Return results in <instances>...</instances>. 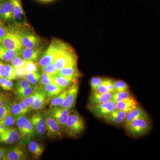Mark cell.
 Instances as JSON below:
<instances>
[{"label":"cell","mask_w":160,"mask_h":160,"mask_svg":"<svg viewBox=\"0 0 160 160\" xmlns=\"http://www.w3.org/2000/svg\"><path fill=\"white\" fill-rule=\"evenodd\" d=\"M69 46L68 44L61 40H52L49 47L46 51L44 52V53L39 59L38 65L41 67H42L51 64L52 62H54L60 52Z\"/></svg>","instance_id":"6da1fadb"},{"label":"cell","mask_w":160,"mask_h":160,"mask_svg":"<svg viewBox=\"0 0 160 160\" xmlns=\"http://www.w3.org/2000/svg\"><path fill=\"white\" fill-rule=\"evenodd\" d=\"M16 124L21 137V143L27 145L36 136L30 118L24 115L17 120Z\"/></svg>","instance_id":"7a4b0ae2"},{"label":"cell","mask_w":160,"mask_h":160,"mask_svg":"<svg viewBox=\"0 0 160 160\" xmlns=\"http://www.w3.org/2000/svg\"><path fill=\"white\" fill-rule=\"evenodd\" d=\"M85 122L77 111H71L64 130L68 136L75 137L81 133L85 129Z\"/></svg>","instance_id":"3957f363"},{"label":"cell","mask_w":160,"mask_h":160,"mask_svg":"<svg viewBox=\"0 0 160 160\" xmlns=\"http://www.w3.org/2000/svg\"><path fill=\"white\" fill-rule=\"evenodd\" d=\"M150 121L138 119L125 125V129L128 134L135 138L143 136L148 133L152 128Z\"/></svg>","instance_id":"277c9868"},{"label":"cell","mask_w":160,"mask_h":160,"mask_svg":"<svg viewBox=\"0 0 160 160\" xmlns=\"http://www.w3.org/2000/svg\"><path fill=\"white\" fill-rule=\"evenodd\" d=\"M0 45L7 49L20 51L23 48L16 27L9 28L7 34L0 39Z\"/></svg>","instance_id":"5b68a950"},{"label":"cell","mask_w":160,"mask_h":160,"mask_svg":"<svg viewBox=\"0 0 160 160\" xmlns=\"http://www.w3.org/2000/svg\"><path fill=\"white\" fill-rule=\"evenodd\" d=\"M77 59L74 50L70 46H68L60 52L55 60L54 62L58 72L66 66L77 63Z\"/></svg>","instance_id":"8992f818"},{"label":"cell","mask_w":160,"mask_h":160,"mask_svg":"<svg viewBox=\"0 0 160 160\" xmlns=\"http://www.w3.org/2000/svg\"><path fill=\"white\" fill-rule=\"evenodd\" d=\"M17 28L21 43L24 48H35L39 47L42 40L39 37L28 29Z\"/></svg>","instance_id":"52a82bcc"},{"label":"cell","mask_w":160,"mask_h":160,"mask_svg":"<svg viewBox=\"0 0 160 160\" xmlns=\"http://www.w3.org/2000/svg\"><path fill=\"white\" fill-rule=\"evenodd\" d=\"M89 109L95 116L103 118L116 109V103L112 100L98 105H89Z\"/></svg>","instance_id":"ba28073f"},{"label":"cell","mask_w":160,"mask_h":160,"mask_svg":"<svg viewBox=\"0 0 160 160\" xmlns=\"http://www.w3.org/2000/svg\"><path fill=\"white\" fill-rule=\"evenodd\" d=\"M46 125V132L50 138L60 139L62 137L63 128L49 115L46 113L45 115Z\"/></svg>","instance_id":"9c48e42d"},{"label":"cell","mask_w":160,"mask_h":160,"mask_svg":"<svg viewBox=\"0 0 160 160\" xmlns=\"http://www.w3.org/2000/svg\"><path fill=\"white\" fill-rule=\"evenodd\" d=\"M72 109H66L62 107H53L49 108L47 112L49 115L56 121L64 130Z\"/></svg>","instance_id":"30bf717a"},{"label":"cell","mask_w":160,"mask_h":160,"mask_svg":"<svg viewBox=\"0 0 160 160\" xmlns=\"http://www.w3.org/2000/svg\"><path fill=\"white\" fill-rule=\"evenodd\" d=\"M34 128L36 135L43 136L46 132V125L45 115L37 112L32 115L30 118Z\"/></svg>","instance_id":"8fae6325"},{"label":"cell","mask_w":160,"mask_h":160,"mask_svg":"<svg viewBox=\"0 0 160 160\" xmlns=\"http://www.w3.org/2000/svg\"><path fill=\"white\" fill-rule=\"evenodd\" d=\"M13 10L11 0H2L0 5V22L6 23L13 22Z\"/></svg>","instance_id":"7c38bea8"},{"label":"cell","mask_w":160,"mask_h":160,"mask_svg":"<svg viewBox=\"0 0 160 160\" xmlns=\"http://www.w3.org/2000/svg\"><path fill=\"white\" fill-rule=\"evenodd\" d=\"M27 157V152L23 146H13L6 148L4 160H24Z\"/></svg>","instance_id":"4fadbf2b"},{"label":"cell","mask_w":160,"mask_h":160,"mask_svg":"<svg viewBox=\"0 0 160 160\" xmlns=\"http://www.w3.org/2000/svg\"><path fill=\"white\" fill-rule=\"evenodd\" d=\"M11 1L13 6V22L18 26H26L27 25V20L21 0H11Z\"/></svg>","instance_id":"5bb4252c"},{"label":"cell","mask_w":160,"mask_h":160,"mask_svg":"<svg viewBox=\"0 0 160 160\" xmlns=\"http://www.w3.org/2000/svg\"><path fill=\"white\" fill-rule=\"evenodd\" d=\"M67 94L66 99L61 107L66 109H72L75 106L79 90V85L78 82L67 88Z\"/></svg>","instance_id":"9a60e30c"},{"label":"cell","mask_w":160,"mask_h":160,"mask_svg":"<svg viewBox=\"0 0 160 160\" xmlns=\"http://www.w3.org/2000/svg\"><path fill=\"white\" fill-rule=\"evenodd\" d=\"M44 51L42 46L35 48H24L20 51L19 55L27 61L36 62L42 56Z\"/></svg>","instance_id":"2e32d148"},{"label":"cell","mask_w":160,"mask_h":160,"mask_svg":"<svg viewBox=\"0 0 160 160\" xmlns=\"http://www.w3.org/2000/svg\"><path fill=\"white\" fill-rule=\"evenodd\" d=\"M21 137L18 129L12 127L0 133V143L12 144L21 140Z\"/></svg>","instance_id":"e0dca14e"},{"label":"cell","mask_w":160,"mask_h":160,"mask_svg":"<svg viewBox=\"0 0 160 160\" xmlns=\"http://www.w3.org/2000/svg\"><path fill=\"white\" fill-rule=\"evenodd\" d=\"M52 82L64 89H67L72 84L77 82L78 78L75 77H66L58 73L51 75Z\"/></svg>","instance_id":"ac0fdd59"},{"label":"cell","mask_w":160,"mask_h":160,"mask_svg":"<svg viewBox=\"0 0 160 160\" xmlns=\"http://www.w3.org/2000/svg\"><path fill=\"white\" fill-rule=\"evenodd\" d=\"M138 119H144L150 121V117L142 108L138 106L134 110L128 112L124 122V125H127L132 121Z\"/></svg>","instance_id":"d6986e66"},{"label":"cell","mask_w":160,"mask_h":160,"mask_svg":"<svg viewBox=\"0 0 160 160\" xmlns=\"http://www.w3.org/2000/svg\"><path fill=\"white\" fill-rule=\"evenodd\" d=\"M139 106L137 100L132 96L116 103V109L125 112H130Z\"/></svg>","instance_id":"ffe728a7"},{"label":"cell","mask_w":160,"mask_h":160,"mask_svg":"<svg viewBox=\"0 0 160 160\" xmlns=\"http://www.w3.org/2000/svg\"><path fill=\"white\" fill-rule=\"evenodd\" d=\"M35 100L32 105V110L38 111L42 110L46 106V97L42 87L37 86L34 92Z\"/></svg>","instance_id":"44dd1931"},{"label":"cell","mask_w":160,"mask_h":160,"mask_svg":"<svg viewBox=\"0 0 160 160\" xmlns=\"http://www.w3.org/2000/svg\"><path fill=\"white\" fill-rule=\"evenodd\" d=\"M127 112L116 109L107 117L104 118L106 122L114 125L124 123Z\"/></svg>","instance_id":"7402d4cb"},{"label":"cell","mask_w":160,"mask_h":160,"mask_svg":"<svg viewBox=\"0 0 160 160\" xmlns=\"http://www.w3.org/2000/svg\"><path fill=\"white\" fill-rule=\"evenodd\" d=\"M112 93H102L97 91H92L89 98L90 105H96L106 102L112 99Z\"/></svg>","instance_id":"603a6c76"},{"label":"cell","mask_w":160,"mask_h":160,"mask_svg":"<svg viewBox=\"0 0 160 160\" xmlns=\"http://www.w3.org/2000/svg\"><path fill=\"white\" fill-rule=\"evenodd\" d=\"M41 87L46 94V98L48 100H51L65 90L54 83L41 86Z\"/></svg>","instance_id":"cb8c5ba5"},{"label":"cell","mask_w":160,"mask_h":160,"mask_svg":"<svg viewBox=\"0 0 160 160\" xmlns=\"http://www.w3.org/2000/svg\"><path fill=\"white\" fill-rule=\"evenodd\" d=\"M58 73L66 77H75L79 78L81 76V73L78 69L77 63L70 64L64 67Z\"/></svg>","instance_id":"d4e9b609"},{"label":"cell","mask_w":160,"mask_h":160,"mask_svg":"<svg viewBox=\"0 0 160 160\" xmlns=\"http://www.w3.org/2000/svg\"><path fill=\"white\" fill-rule=\"evenodd\" d=\"M28 147L34 158H39L45 150V148L42 145L32 140L28 143Z\"/></svg>","instance_id":"484cf974"},{"label":"cell","mask_w":160,"mask_h":160,"mask_svg":"<svg viewBox=\"0 0 160 160\" xmlns=\"http://www.w3.org/2000/svg\"><path fill=\"white\" fill-rule=\"evenodd\" d=\"M19 52L7 49L0 45V61L10 62L15 57L19 54Z\"/></svg>","instance_id":"4316f807"},{"label":"cell","mask_w":160,"mask_h":160,"mask_svg":"<svg viewBox=\"0 0 160 160\" xmlns=\"http://www.w3.org/2000/svg\"><path fill=\"white\" fill-rule=\"evenodd\" d=\"M68 90L65 89L64 91L52 99L50 102V108L53 107H61L64 102Z\"/></svg>","instance_id":"83f0119b"},{"label":"cell","mask_w":160,"mask_h":160,"mask_svg":"<svg viewBox=\"0 0 160 160\" xmlns=\"http://www.w3.org/2000/svg\"><path fill=\"white\" fill-rule=\"evenodd\" d=\"M41 78V73L39 70L32 72L26 73V78L32 86H36L39 84Z\"/></svg>","instance_id":"f1b7e54d"},{"label":"cell","mask_w":160,"mask_h":160,"mask_svg":"<svg viewBox=\"0 0 160 160\" xmlns=\"http://www.w3.org/2000/svg\"><path fill=\"white\" fill-rule=\"evenodd\" d=\"M37 87V86H31L24 89H15L14 92L20 98H24L33 94Z\"/></svg>","instance_id":"f546056e"},{"label":"cell","mask_w":160,"mask_h":160,"mask_svg":"<svg viewBox=\"0 0 160 160\" xmlns=\"http://www.w3.org/2000/svg\"><path fill=\"white\" fill-rule=\"evenodd\" d=\"M10 113L17 120L22 116L25 115L19 102H10Z\"/></svg>","instance_id":"4dcf8cb0"},{"label":"cell","mask_w":160,"mask_h":160,"mask_svg":"<svg viewBox=\"0 0 160 160\" xmlns=\"http://www.w3.org/2000/svg\"><path fill=\"white\" fill-rule=\"evenodd\" d=\"M131 96V93L129 91L114 92L112 93L111 100L116 103Z\"/></svg>","instance_id":"1f68e13d"},{"label":"cell","mask_w":160,"mask_h":160,"mask_svg":"<svg viewBox=\"0 0 160 160\" xmlns=\"http://www.w3.org/2000/svg\"><path fill=\"white\" fill-rule=\"evenodd\" d=\"M4 77L11 81L16 80L15 67L11 64H5V73Z\"/></svg>","instance_id":"d6a6232c"},{"label":"cell","mask_w":160,"mask_h":160,"mask_svg":"<svg viewBox=\"0 0 160 160\" xmlns=\"http://www.w3.org/2000/svg\"><path fill=\"white\" fill-rule=\"evenodd\" d=\"M16 119L10 113L0 121V125L6 127H11L16 124Z\"/></svg>","instance_id":"836d02e7"},{"label":"cell","mask_w":160,"mask_h":160,"mask_svg":"<svg viewBox=\"0 0 160 160\" xmlns=\"http://www.w3.org/2000/svg\"><path fill=\"white\" fill-rule=\"evenodd\" d=\"M114 92L129 91V87L127 83L122 80L114 81Z\"/></svg>","instance_id":"e575fe53"},{"label":"cell","mask_w":160,"mask_h":160,"mask_svg":"<svg viewBox=\"0 0 160 160\" xmlns=\"http://www.w3.org/2000/svg\"><path fill=\"white\" fill-rule=\"evenodd\" d=\"M0 87L6 91H12L13 89V83L12 81L4 77L0 78Z\"/></svg>","instance_id":"d590c367"},{"label":"cell","mask_w":160,"mask_h":160,"mask_svg":"<svg viewBox=\"0 0 160 160\" xmlns=\"http://www.w3.org/2000/svg\"><path fill=\"white\" fill-rule=\"evenodd\" d=\"M27 61L24 59L19 54L15 57L12 60L10 61V63L12 66L14 67H24Z\"/></svg>","instance_id":"8d00e7d4"},{"label":"cell","mask_w":160,"mask_h":160,"mask_svg":"<svg viewBox=\"0 0 160 160\" xmlns=\"http://www.w3.org/2000/svg\"><path fill=\"white\" fill-rule=\"evenodd\" d=\"M42 71L49 75H53L58 73L57 69L55 63L52 62L48 66L42 67Z\"/></svg>","instance_id":"74e56055"},{"label":"cell","mask_w":160,"mask_h":160,"mask_svg":"<svg viewBox=\"0 0 160 160\" xmlns=\"http://www.w3.org/2000/svg\"><path fill=\"white\" fill-rule=\"evenodd\" d=\"M104 79V78L100 77L92 78L90 81V85L92 91H96L98 87L102 84Z\"/></svg>","instance_id":"f35d334b"},{"label":"cell","mask_w":160,"mask_h":160,"mask_svg":"<svg viewBox=\"0 0 160 160\" xmlns=\"http://www.w3.org/2000/svg\"><path fill=\"white\" fill-rule=\"evenodd\" d=\"M23 67L26 73L38 70V64L33 61H27Z\"/></svg>","instance_id":"ab89813d"},{"label":"cell","mask_w":160,"mask_h":160,"mask_svg":"<svg viewBox=\"0 0 160 160\" xmlns=\"http://www.w3.org/2000/svg\"><path fill=\"white\" fill-rule=\"evenodd\" d=\"M35 95L34 92L31 95L27 97L21 99V101L27 106L29 111H31L32 108V105L34 103L35 100Z\"/></svg>","instance_id":"60d3db41"},{"label":"cell","mask_w":160,"mask_h":160,"mask_svg":"<svg viewBox=\"0 0 160 160\" xmlns=\"http://www.w3.org/2000/svg\"><path fill=\"white\" fill-rule=\"evenodd\" d=\"M53 83L52 81L51 75L47 74L42 71L41 72V78L40 79L39 84L41 86H46L49 84Z\"/></svg>","instance_id":"b9f144b4"},{"label":"cell","mask_w":160,"mask_h":160,"mask_svg":"<svg viewBox=\"0 0 160 160\" xmlns=\"http://www.w3.org/2000/svg\"><path fill=\"white\" fill-rule=\"evenodd\" d=\"M31 86H32L26 78L20 79L18 80L16 84L15 89H24Z\"/></svg>","instance_id":"7bdbcfd3"},{"label":"cell","mask_w":160,"mask_h":160,"mask_svg":"<svg viewBox=\"0 0 160 160\" xmlns=\"http://www.w3.org/2000/svg\"><path fill=\"white\" fill-rule=\"evenodd\" d=\"M10 113V102L0 108V121Z\"/></svg>","instance_id":"ee69618b"},{"label":"cell","mask_w":160,"mask_h":160,"mask_svg":"<svg viewBox=\"0 0 160 160\" xmlns=\"http://www.w3.org/2000/svg\"><path fill=\"white\" fill-rule=\"evenodd\" d=\"M102 84L107 87L111 93H113L114 92V80L104 78Z\"/></svg>","instance_id":"f6af8a7d"},{"label":"cell","mask_w":160,"mask_h":160,"mask_svg":"<svg viewBox=\"0 0 160 160\" xmlns=\"http://www.w3.org/2000/svg\"><path fill=\"white\" fill-rule=\"evenodd\" d=\"M15 70L16 77V79L18 80L20 79L25 78L26 74V72L25 71L24 67H15Z\"/></svg>","instance_id":"bcb514c9"},{"label":"cell","mask_w":160,"mask_h":160,"mask_svg":"<svg viewBox=\"0 0 160 160\" xmlns=\"http://www.w3.org/2000/svg\"><path fill=\"white\" fill-rule=\"evenodd\" d=\"M9 30V28L5 26L3 22H0V39L5 36Z\"/></svg>","instance_id":"7dc6e473"},{"label":"cell","mask_w":160,"mask_h":160,"mask_svg":"<svg viewBox=\"0 0 160 160\" xmlns=\"http://www.w3.org/2000/svg\"><path fill=\"white\" fill-rule=\"evenodd\" d=\"M97 91L98 92L102 93H111L109 89H107V87L103 85L102 84L98 87L96 91Z\"/></svg>","instance_id":"c3c4849f"},{"label":"cell","mask_w":160,"mask_h":160,"mask_svg":"<svg viewBox=\"0 0 160 160\" xmlns=\"http://www.w3.org/2000/svg\"><path fill=\"white\" fill-rule=\"evenodd\" d=\"M19 102L20 106H21V108H22V110L24 114L26 115L30 111L29 109H28V108H27V106H26V105L21 100H20Z\"/></svg>","instance_id":"681fc988"},{"label":"cell","mask_w":160,"mask_h":160,"mask_svg":"<svg viewBox=\"0 0 160 160\" xmlns=\"http://www.w3.org/2000/svg\"><path fill=\"white\" fill-rule=\"evenodd\" d=\"M5 73V64L0 62V78L4 77Z\"/></svg>","instance_id":"f907efd6"},{"label":"cell","mask_w":160,"mask_h":160,"mask_svg":"<svg viewBox=\"0 0 160 160\" xmlns=\"http://www.w3.org/2000/svg\"><path fill=\"white\" fill-rule=\"evenodd\" d=\"M10 102L9 99L6 97L4 96L3 97L0 98V108L5 105V104Z\"/></svg>","instance_id":"816d5d0a"},{"label":"cell","mask_w":160,"mask_h":160,"mask_svg":"<svg viewBox=\"0 0 160 160\" xmlns=\"http://www.w3.org/2000/svg\"><path fill=\"white\" fill-rule=\"evenodd\" d=\"M6 154V148L0 146V160H4Z\"/></svg>","instance_id":"f5cc1de1"},{"label":"cell","mask_w":160,"mask_h":160,"mask_svg":"<svg viewBox=\"0 0 160 160\" xmlns=\"http://www.w3.org/2000/svg\"><path fill=\"white\" fill-rule=\"evenodd\" d=\"M9 127H5V126H3L2 125H0V133L6 131V130L9 129Z\"/></svg>","instance_id":"db71d44e"},{"label":"cell","mask_w":160,"mask_h":160,"mask_svg":"<svg viewBox=\"0 0 160 160\" xmlns=\"http://www.w3.org/2000/svg\"><path fill=\"white\" fill-rule=\"evenodd\" d=\"M39 1L42 2H51V1H53V0H39Z\"/></svg>","instance_id":"11a10c76"},{"label":"cell","mask_w":160,"mask_h":160,"mask_svg":"<svg viewBox=\"0 0 160 160\" xmlns=\"http://www.w3.org/2000/svg\"><path fill=\"white\" fill-rule=\"evenodd\" d=\"M5 96L3 94V93L1 92V90H0V98L3 97Z\"/></svg>","instance_id":"9f6ffc18"},{"label":"cell","mask_w":160,"mask_h":160,"mask_svg":"<svg viewBox=\"0 0 160 160\" xmlns=\"http://www.w3.org/2000/svg\"><path fill=\"white\" fill-rule=\"evenodd\" d=\"M2 0H0V5H1V3H2Z\"/></svg>","instance_id":"6f0895ef"}]
</instances>
